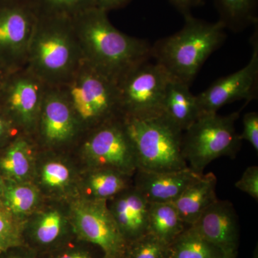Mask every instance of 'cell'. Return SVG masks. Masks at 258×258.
<instances>
[{"label": "cell", "mask_w": 258, "mask_h": 258, "mask_svg": "<svg viewBox=\"0 0 258 258\" xmlns=\"http://www.w3.org/2000/svg\"><path fill=\"white\" fill-rule=\"evenodd\" d=\"M72 22L84 60L117 84L152 57V45L119 31L106 12L90 8L75 16Z\"/></svg>", "instance_id": "cell-1"}, {"label": "cell", "mask_w": 258, "mask_h": 258, "mask_svg": "<svg viewBox=\"0 0 258 258\" xmlns=\"http://www.w3.org/2000/svg\"><path fill=\"white\" fill-rule=\"evenodd\" d=\"M183 28L152 45V57L171 79L190 85L205 61L225 42L226 28L220 20L209 23L184 16Z\"/></svg>", "instance_id": "cell-2"}, {"label": "cell", "mask_w": 258, "mask_h": 258, "mask_svg": "<svg viewBox=\"0 0 258 258\" xmlns=\"http://www.w3.org/2000/svg\"><path fill=\"white\" fill-rule=\"evenodd\" d=\"M84 60L72 19L39 15L26 66L42 82L60 87Z\"/></svg>", "instance_id": "cell-3"}, {"label": "cell", "mask_w": 258, "mask_h": 258, "mask_svg": "<svg viewBox=\"0 0 258 258\" xmlns=\"http://www.w3.org/2000/svg\"><path fill=\"white\" fill-rule=\"evenodd\" d=\"M123 118L139 170L166 172L188 167L182 154L184 132L165 115Z\"/></svg>", "instance_id": "cell-4"}, {"label": "cell", "mask_w": 258, "mask_h": 258, "mask_svg": "<svg viewBox=\"0 0 258 258\" xmlns=\"http://www.w3.org/2000/svg\"><path fill=\"white\" fill-rule=\"evenodd\" d=\"M69 102L82 133L123 116L118 84L86 61L58 87Z\"/></svg>", "instance_id": "cell-5"}, {"label": "cell", "mask_w": 258, "mask_h": 258, "mask_svg": "<svg viewBox=\"0 0 258 258\" xmlns=\"http://www.w3.org/2000/svg\"><path fill=\"white\" fill-rule=\"evenodd\" d=\"M242 110L227 115H201L183 132V157L194 172L201 175L215 159L237 155L242 141L236 132L235 123Z\"/></svg>", "instance_id": "cell-6"}, {"label": "cell", "mask_w": 258, "mask_h": 258, "mask_svg": "<svg viewBox=\"0 0 258 258\" xmlns=\"http://www.w3.org/2000/svg\"><path fill=\"white\" fill-rule=\"evenodd\" d=\"M83 134L81 150L93 169H111L132 176L137 159L123 116Z\"/></svg>", "instance_id": "cell-7"}, {"label": "cell", "mask_w": 258, "mask_h": 258, "mask_svg": "<svg viewBox=\"0 0 258 258\" xmlns=\"http://www.w3.org/2000/svg\"><path fill=\"white\" fill-rule=\"evenodd\" d=\"M38 17L32 0H0V64L8 71L26 66Z\"/></svg>", "instance_id": "cell-8"}, {"label": "cell", "mask_w": 258, "mask_h": 258, "mask_svg": "<svg viewBox=\"0 0 258 258\" xmlns=\"http://www.w3.org/2000/svg\"><path fill=\"white\" fill-rule=\"evenodd\" d=\"M47 85L27 66L10 71L0 88V108L20 133L36 132Z\"/></svg>", "instance_id": "cell-9"}, {"label": "cell", "mask_w": 258, "mask_h": 258, "mask_svg": "<svg viewBox=\"0 0 258 258\" xmlns=\"http://www.w3.org/2000/svg\"><path fill=\"white\" fill-rule=\"evenodd\" d=\"M171 79L160 64L149 61L125 75L118 83L123 116L160 114L166 86Z\"/></svg>", "instance_id": "cell-10"}, {"label": "cell", "mask_w": 258, "mask_h": 258, "mask_svg": "<svg viewBox=\"0 0 258 258\" xmlns=\"http://www.w3.org/2000/svg\"><path fill=\"white\" fill-rule=\"evenodd\" d=\"M71 212V230L77 238L99 247L105 254L123 257L127 242L106 200H77Z\"/></svg>", "instance_id": "cell-11"}, {"label": "cell", "mask_w": 258, "mask_h": 258, "mask_svg": "<svg viewBox=\"0 0 258 258\" xmlns=\"http://www.w3.org/2000/svg\"><path fill=\"white\" fill-rule=\"evenodd\" d=\"M250 40L252 53L248 63L235 73L215 81L208 89L196 96L200 115L217 113L225 105L237 101L244 100L248 104L257 98V28Z\"/></svg>", "instance_id": "cell-12"}, {"label": "cell", "mask_w": 258, "mask_h": 258, "mask_svg": "<svg viewBox=\"0 0 258 258\" xmlns=\"http://www.w3.org/2000/svg\"><path fill=\"white\" fill-rule=\"evenodd\" d=\"M35 134L40 142L51 147L68 145L83 135L69 102L58 87L47 86Z\"/></svg>", "instance_id": "cell-13"}, {"label": "cell", "mask_w": 258, "mask_h": 258, "mask_svg": "<svg viewBox=\"0 0 258 258\" xmlns=\"http://www.w3.org/2000/svg\"><path fill=\"white\" fill-rule=\"evenodd\" d=\"M207 240L226 254H237L240 228L233 205L227 200H217L202 213L191 225Z\"/></svg>", "instance_id": "cell-14"}, {"label": "cell", "mask_w": 258, "mask_h": 258, "mask_svg": "<svg viewBox=\"0 0 258 258\" xmlns=\"http://www.w3.org/2000/svg\"><path fill=\"white\" fill-rule=\"evenodd\" d=\"M135 174L134 186L149 203H174L188 185L200 176L189 167L166 172L138 169Z\"/></svg>", "instance_id": "cell-15"}, {"label": "cell", "mask_w": 258, "mask_h": 258, "mask_svg": "<svg viewBox=\"0 0 258 258\" xmlns=\"http://www.w3.org/2000/svg\"><path fill=\"white\" fill-rule=\"evenodd\" d=\"M108 206L126 242L148 232L150 203L134 186L111 199Z\"/></svg>", "instance_id": "cell-16"}, {"label": "cell", "mask_w": 258, "mask_h": 258, "mask_svg": "<svg viewBox=\"0 0 258 258\" xmlns=\"http://www.w3.org/2000/svg\"><path fill=\"white\" fill-rule=\"evenodd\" d=\"M74 236L62 213L52 209L37 217L24 235V241L25 246L40 254L57 248Z\"/></svg>", "instance_id": "cell-17"}, {"label": "cell", "mask_w": 258, "mask_h": 258, "mask_svg": "<svg viewBox=\"0 0 258 258\" xmlns=\"http://www.w3.org/2000/svg\"><path fill=\"white\" fill-rule=\"evenodd\" d=\"M217 182L213 173L202 174L191 181L173 203L186 225H194L202 213L216 201Z\"/></svg>", "instance_id": "cell-18"}, {"label": "cell", "mask_w": 258, "mask_h": 258, "mask_svg": "<svg viewBox=\"0 0 258 258\" xmlns=\"http://www.w3.org/2000/svg\"><path fill=\"white\" fill-rule=\"evenodd\" d=\"M161 113L184 132L200 117L197 97L189 85L171 79L166 86Z\"/></svg>", "instance_id": "cell-19"}, {"label": "cell", "mask_w": 258, "mask_h": 258, "mask_svg": "<svg viewBox=\"0 0 258 258\" xmlns=\"http://www.w3.org/2000/svg\"><path fill=\"white\" fill-rule=\"evenodd\" d=\"M33 145L29 136L18 134L10 141L0 157V169L15 181H22L30 174Z\"/></svg>", "instance_id": "cell-20"}, {"label": "cell", "mask_w": 258, "mask_h": 258, "mask_svg": "<svg viewBox=\"0 0 258 258\" xmlns=\"http://www.w3.org/2000/svg\"><path fill=\"white\" fill-rule=\"evenodd\" d=\"M187 227L174 203H150L148 232L161 242L170 245Z\"/></svg>", "instance_id": "cell-21"}, {"label": "cell", "mask_w": 258, "mask_h": 258, "mask_svg": "<svg viewBox=\"0 0 258 258\" xmlns=\"http://www.w3.org/2000/svg\"><path fill=\"white\" fill-rule=\"evenodd\" d=\"M220 21L226 29L239 32L257 24L258 0H214Z\"/></svg>", "instance_id": "cell-22"}, {"label": "cell", "mask_w": 258, "mask_h": 258, "mask_svg": "<svg viewBox=\"0 0 258 258\" xmlns=\"http://www.w3.org/2000/svg\"><path fill=\"white\" fill-rule=\"evenodd\" d=\"M171 258H224L221 249L207 240L192 226L176 237L170 244Z\"/></svg>", "instance_id": "cell-23"}, {"label": "cell", "mask_w": 258, "mask_h": 258, "mask_svg": "<svg viewBox=\"0 0 258 258\" xmlns=\"http://www.w3.org/2000/svg\"><path fill=\"white\" fill-rule=\"evenodd\" d=\"M131 176L111 169H93L86 179V186L93 200H107L115 198L130 187Z\"/></svg>", "instance_id": "cell-24"}, {"label": "cell", "mask_w": 258, "mask_h": 258, "mask_svg": "<svg viewBox=\"0 0 258 258\" xmlns=\"http://www.w3.org/2000/svg\"><path fill=\"white\" fill-rule=\"evenodd\" d=\"M2 197L8 212L14 216H22L35 210L40 195L35 186L13 181L5 184Z\"/></svg>", "instance_id": "cell-25"}, {"label": "cell", "mask_w": 258, "mask_h": 258, "mask_svg": "<svg viewBox=\"0 0 258 258\" xmlns=\"http://www.w3.org/2000/svg\"><path fill=\"white\" fill-rule=\"evenodd\" d=\"M123 258H171L170 245L148 232L127 242Z\"/></svg>", "instance_id": "cell-26"}, {"label": "cell", "mask_w": 258, "mask_h": 258, "mask_svg": "<svg viewBox=\"0 0 258 258\" xmlns=\"http://www.w3.org/2000/svg\"><path fill=\"white\" fill-rule=\"evenodd\" d=\"M33 3L39 15L72 19L85 10L95 8L96 0H33Z\"/></svg>", "instance_id": "cell-27"}, {"label": "cell", "mask_w": 258, "mask_h": 258, "mask_svg": "<svg viewBox=\"0 0 258 258\" xmlns=\"http://www.w3.org/2000/svg\"><path fill=\"white\" fill-rule=\"evenodd\" d=\"M37 255L42 258H103L105 254L99 247L74 235L57 248Z\"/></svg>", "instance_id": "cell-28"}, {"label": "cell", "mask_w": 258, "mask_h": 258, "mask_svg": "<svg viewBox=\"0 0 258 258\" xmlns=\"http://www.w3.org/2000/svg\"><path fill=\"white\" fill-rule=\"evenodd\" d=\"M25 227L8 210L0 209V254L25 245Z\"/></svg>", "instance_id": "cell-29"}, {"label": "cell", "mask_w": 258, "mask_h": 258, "mask_svg": "<svg viewBox=\"0 0 258 258\" xmlns=\"http://www.w3.org/2000/svg\"><path fill=\"white\" fill-rule=\"evenodd\" d=\"M40 178L42 184L49 189H63L71 181V171L61 161H48L42 166Z\"/></svg>", "instance_id": "cell-30"}, {"label": "cell", "mask_w": 258, "mask_h": 258, "mask_svg": "<svg viewBox=\"0 0 258 258\" xmlns=\"http://www.w3.org/2000/svg\"><path fill=\"white\" fill-rule=\"evenodd\" d=\"M235 187L258 200V166H248L240 179L235 183Z\"/></svg>", "instance_id": "cell-31"}, {"label": "cell", "mask_w": 258, "mask_h": 258, "mask_svg": "<svg viewBox=\"0 0 258 258\" xmlns=\"http://www.w3.org/2000/svg\"><path fill=\"white\" fill-rule=\"evenodd\" d=\"M243 130L239 134L242 141L251 144L256 152H258V113L248 112L243 117Z\"/></svg>", "instance_id": "cell-32"}, {"label": "cell", "mask_w": 258, "mask_h": 258, "mask_svg": "<svg viewBox=\"0 0 258 258\" xmlns=\"http://www.w3.org/2000/svg\"><path fill=\"white\" fill-rule=\"evenodd\" d=\"M20 134V131L0 108V146L9 143Z\"/></svg>", "instance_id": "cell-33"}, {"label": "cell", "mask_w": 258, "mask_h": 258, "mask_svg": "<svg viewBox=\"0 0 258 258\" xmlns=\"http://www.w3.org/2000/svg\"><path fill=\"white\" fill-rule=\"evenodd\" d=\"M0 258H37V254L35 251L26 246H19L3 252Z\"/></svg>", "instance_id": "cell-34"}, {"label": "cell", "mask_w": 258, "mask_h": 258, "mask_svg": "<svg viewBox=\"0 0 258 258\" xmlns=\"http://www.w3.org/2000/svg\"><path fill=\"white\" fill-rule=\"evenodd\" d=\"M132 1V0H96L95 8L108 13L112 10L125 8Z\"/></svg>", "instance_id": "cell-35"}, {"label": "cell", "mask_w": 258, "mask_h": 258, "mask_svg": "<svg viewBox=\"0 0 258 258\" xmlns=\"http://www.w3.org/2000/svg\"><path fill=\"white\" fill-rule=\"evenodd\" d=\"M170 2L184 17L191 15V10L203 4V0H170Z\"/></svg>", "instance_id": "cell-36"}, {"label": "cell", "mask_w": 258, "mask_h": 258, "mask_svg": "<svg viewBox=\"0 0 258 258\" xmlns=\"http://www.w3.org/2000/svg\"><path fill=\"white\" fill-rule=\"evenodd\" d=\"M10 72V71H8V70L3 67L2 64H0V88H1L2 85L4 83L5 79H6Z\"/></svg>", "instance_id": "cell-37"}, {"label": "cell", "mask_w": 258, "mask_h": 258, "mask_svg": "<svg viewBox=\"0 0 258 258\" xmlns=\"http://www.w3.org/2000/svg\"><path fill=\"white\" fill-rule=\"evenodd\" d=\"M5 183L4 181H3V179H2L1 177H0V197H2V195H3V190H4L5 187Z\"/></svg>", "instance_id": "cell-38"}, {"label": "cell", "mask_w": 258, "mask_h": 258, "mask_svg": "<svg viewBox=\"0 0 258 258\" xmlns=\"http://www.w3.org/2000/svg\"><path fill=\"white\" fill-rule=\"evenodd\" d=\"M103 258H123L118 256L111 255V254H105Z\"/></svg>", "instance_id": "cell-39"}, {"label": "cell", "mask_w": 258, "mask_h": 258, "mask_svg": "<svg viewBox=\"0 0 258 258\" xmlns=\"http://www.w3.org/2000/svg\"><path fill=\"white\" fill-rule=\"evenodd\" d=\"M237 254H228L224 258H237Z\"/></svg>", "instance_id": "cell-40"}, {"label": "cell", "mask_w": 258, "mask_h": 258, "mask_svg": "<svg viewBox=\"0 0 258 258\" xmlns=\"http://www.w3.org/2000/svg\"><path fill=\"white\" fill-rule=\"evenodd\" d=\"M32 1H33V0H32Z\"/></svg>", "instance_id": "cell-41"}, {"label": "cell", "mask_w": 258, "mask_h": 258, "mask_svg": "<svg viewBox=\"0 0 258 258\" xmlns=\"http://www.w3.org/2000/svg\"></svg>", "instance_id": "cell-42"}]
</instances>
